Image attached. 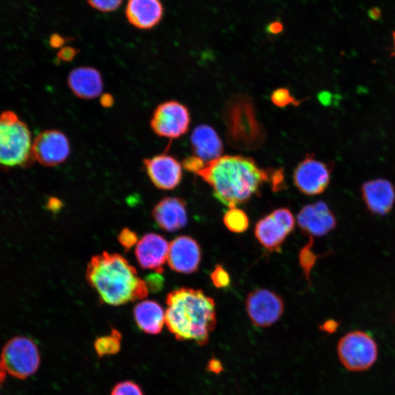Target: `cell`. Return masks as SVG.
<instances>
[{
    "label": "cell",
    "instance_id": "cell-37",
    "mask_svg": "<svg viewBox=\"0 0 395 395\" xmlns=\"http://www.w3.org/2000/svg\"><path fill=\"white\" fill-rule=\"evenodd\" d=\"M208 369L211 372L215 374H219L223 370V365L219 360L213 358V360L210 361L208 364Z\"/></svg>",
    "mask_w": 395,
    "mask_h": 395
},
{
    "label": "cell",
    "instance_id": "cell-1",
    "mask_svg": "<svg viewBox=\"0 0 395 395\" xmlns=\"http://www.w3.org/2000/svg\"><path fill=\"white\" fill-rule=\"evenodd\" d=\"M198 175L212 187L214 196L230 208L247 202L270 179L279 185L283 181L281 173L270 176L254 160L239 155H225L212 161Z\"/></svg>",
    "mask_w": 395,
    "mask_h": 395
},
{
    "label": "cell",
    "instance_id": "cell-26",
    "mask_svg": "<svg viewBox=\"0 0 395 395\" xmlns=\"http://www.w3.org/2000/svg\"><path fill=\"white\" fill-rule=\"evenodd\" d=\"M110 395H145L141 387L136 382L125 381L118 383Z\"/></svg>",
    "mask_w": 395,
    "mask_h": 395
},
{
    "label": "cell",
    "instance_id": "cell-12",
    "mask_svg": "<svg viewBox=\"0 0 395 395\" xmlns=\"http://www.w3.org/2000/svg\"><path fill=\"white\" fill-rule=\"evenodd\" d=\"M297 223L302 232L312 239L327 235L337 225L334 214L323 201L304 207L297 215Z\"/></svg>",
    "mask_w": 395,
    "mask_h": 395
},
{
    "label": "cell",
    "instance_id": "cell-28",
    "mask_svg": "<svg viewBox=\"0 0 395 395\" xmlns=\"http://www.w3.org/2000/svg\"><path fill=\"white\" fill-rule=\"evenodd\" d=\"M211 280L218 289L226 288L231 283V278L228 272L221 266L215 267L211 274Z\"/></svg>",
    "mask_w": 395,
    "mask_h": 395
},
{
    "label": "cell",
    "instance_id": "cell-18",
    "mask_svg": "<svg viewBox=\"0 0 395 395\" xmlns=\"http://www.w3.org/2000/svg\"><path fill=\"white\" fill-rule=\"evenodd\" d=\"M68 83L76 97L83 100L99 97L103 89L100 71L92 67H79L72 70Z\"/></svg>",
    "mask_w": 395,
    "mask_h": 395
},
{
    "label": "cell",
    "instance_id": "cell-5",
    "mask_svg": "<svg viewBox=\"0 0 395 395\" xmlns=\"http://www.w3.org/2000/svg\"><path fill=\"white\" fill-rule=\"evenodd\" d=\"M0 362L11 376L26 379L36 373L41 364L37 345L30 338L15 337L3 347Z\"/></svg>",
    "mask_w": 395,
    "mask_h": 395
},
{
    "label": "cell",
    "instance_id": "cell-21",
    "mask_svg": "<svg viewBox=\"0 0 395 395\" xmlns=\"http://www.w3.org/2000/svg\"><path fill=\"white\" fill-rule=\"evenodd\" d=\"M255 235L263 247L271 252H278L289 234L269 214L257 223Z\"/></svg>",
    "mask_w": 395,
    "mask_h": 395
},
{
    "label": "cell",
    "instance_id": "cell-36",
    "mask_svg": "<svg viewBox=\"0 0 395 395\" xmlns=\"http://www.w3.org/2000/svg\"><path fill=\"white\" fill-rule=\"evenodd\" d=\"M47 207L53 212H57L63 207V203L57 198L52 197L47 203Z\"/></svg>",
    "mask_w": 395,
    "mask_h": 395
},
{
    "label": "cell",
    "instance_id": "cell-24",
    "mask_svg": "<svg viewBox=\"0 0 395 395\" xmlns=\"http://www.w3.org/2000/svg\"><path fill=\"white\" fill-rule=\"evenodd\" d=\"M270 214L275 221L283 227L287 233L290 234V233L294 230L295 219L293 214L289 209H278L274 210Z\"/></svg>",
    "mask_w": 395,
    "mask_h": 395
},
{
    "label": "cell",
    "instance_id": "cell-6",
    "mask_svg": "<svg viewBox=\"0 0 395 395\" xmlns=\"http://www.w3.org/2000/svg\"><path fill=\"white\" fill-rule=\"evenodd\" d=\"M338 354L340 361L353 372H361L372 367L377 361L378 346L366 332L354 331L346 334L339 341Z\"/></svg>",
    "mask_w": 395,
    "mask_h": 395
},
{
    "label": "cell",
    "instance_id": "cell-17",
    "mask_svg": "<svg viewBox=\"0 0 395 395\" xmlns=\"http://www.w3.org/2000/svg\"><path fill=\"white\" fill-rule=\"evenodd\" d=\"M362 194L367 209L373 214L385 215L395 203V187L386 179H376L365 183Z\"/></svg>",
    "mask_w": 395,
    "mask_h": 395
},
{
    "label": "cell",
    "instance_id": "cell-30",
    "mask_svg": "<svg viewBox=\"0 0 395 395\" xmlns=\"http://www.w3.org/2000/svg\"><path fill=\"white\" fill-rule=\"evenodd\" d=\"M118 241L125 251H129L138 243V236L136 232L125 228L119 233Z\"/></svg>",
    "mask_w": 395,
    "mask_h": 395
},
{
    "label": "cell",
    "instance_id": "cell-23",
    "mask_svg": "<svg viewBox=\"0 0 395 395\" xmlns=\"http://www.w3.org/2000/svg\"><path fill=\"white\" fill-rule=\"evenodd\" d=\"M223 222L226 228L234 233H243L248 229L249 219L246 213L236 207L230 208L224 214Z\"/></svg>",
    "mask_w": 395,
    "mask_h": 395
},
{
    "label": "cell",
    "instance_id": "cell-27",
    "mask_svg": "<svg viewBox=\"0 0 395 395\" xmlns=\"http://www.w3.org/2000/svg\"><path fill=\"white\" fill-rule=\"evenodd\" d=\"M124 0H88V4L94 9L110 13L121 6Z\"/></svg>",
    "mask_w": 395,
    "mask_h": 395
},
{
    "label": "cell",
    "instance_id": "cell-14",
    "mask_svg": "<svg viewBox=\"0 0 395 395\" xmlns=\"http://www.w3.org/2000/svg\"><path fill=\"white\" fill-rule=\"evenodd\" d=\"M170 243L160 234L149 233L138 242L135 256L142 269L163 272V266L169 255Z\"/></svg>",
    "mask_w": 395,
    "mask_h": 395
},
{
    "label": "cell",
    "instance_id": "cell-3",
    "mask_svg": "<svg viewBox=\"0 0 395 395\" xmlns=\"http://www.w3.org/2000/svg\"><path fill=\"white\" fill-rule=\"evenodd\" d=\"M168 330L179 341L205 345L217 324L214 299L199 290L181 288L166 298Z\"/></svg>",
    "mask_w": 395,
    "mask_h": 395
},
{
    "label": "cell",
    "instance_id": "cell-32",
    "mask_svg": "<svg viewBox=\"0 0 395 395\" xmlns=\"http://www.w3.org/2000/svg\"><path fill=\"white\" fill-rule=\"evenodd\" d=\"M79 50L72 46H64L57 53V59L59 61L62 62H71L73 61Z\"/></svg>",
    "mask_w": 395,
    "mask_h": 395
},
{
    "label": "cell",
    "instance_id": "cell-38",
    "mask_svg": "<svg viewBox=\"0 0 395 395\" xmlns=\"http://www.w3.org/2000/svg\"><path fill=\"white\" fill-rule=\"evenodd\" d=\"M101 104L103 107L111 108L114 103V99L111 94L105 93L102 95L100 100Z\"/></svg>",
    "mask_w": 395,
    "mask_h": 395
},
{
    "label": "cell",
    "instance_id": "cell-20",
    "mask_svg": "<svg viewBox=\"0 0 395 395\" xmlns=\"http://www.w3.org/2000/svg\"><path fill=\"white\" fill-rule=\"evenodd\" d=\"M165 314L162 306L152 301H141L134 309V316L138 327L152 335L162 332L165 325Z\"/></svg>",
    "mask_w": 395,
    "mask_h": 395
},
{
    "label": "cell",
    "instance_id": "cell-2",
    "mask_svg": "<svg viewBox=\"0 0 395 395\" xmlns=\"http://www.w3.org/2000/svg\"><path fill=\"white\" fill-rule=\"evenodd\" d=\"M86 279L102 303L119 306L142 301L149 294L145 281L121 255L103 252L88 263Z\"/></svg>",
    "mask_w": 395,
    "mask_h": 395
},
{
    "label": "cell",
    "instance_id": "cell-33",
    "mask_svg": "<svg viewBox=\"0 0 395 395\" xmlns=\"http://www.w3.org/2000/svg\"><path fill=\"white\" fill-rule=\"evenodd\" d=\"M148 287V290H152L153 292H157L161 289V285L163 283L162 277L161 274H152L147 278L145 281Z\"/></svg>",
    "mask_w": 395,
    "mask_h": 395
},
{
    "label": "cell",
    "instance_id": "cell-40",
    "mask_svg": "<svg viewBox=\"0 0 395 395\" xmlns=\"http://www.w3.org/2000/svg\"><path fill=\"white\" fill-rule=\"evenodd\" d=\"M378 11L379 10H377L376 13H374V10H371L369 17L372 19H378L381 16V14H378Z\"/></svg>",
    "mask_w": 395,
    "mask_h": 395
},
{
    "label": "cell",
    "instance_id": "cell-7",
    "mask_svg": "<svg viewBox=\"0 0 395 395\" xmlns=\"http://www.w3.org/2000/svg\"><path fill=\"white\" fill-rule=\"evenodd\" d=\"M190 122V112L185 105L176 101H168L154 110L150 127L154 133L161 138L176 139L187 133Z\"/></svg>",
    "mask_w": 395,
    "mask_h": 395
},
{
    "label": "cell",
    "instance_id": "cell-34",
    "mask_svg": "<svg viewBox=\"0 0 395 395\" xmlns=\"http://www.w3.org/2000/svg\"><path fill=\"white\" fill-rule=\"evenodd\" d=\"M67 38L63 37L61 34L58 33L53 34L50 40V44L53 49H59V48L64 47V45L69 41Z\"/></svg>",
    "mask_w": 395,
    "mask_h": 395
},
{
    "label": "cell",
    "instance_id": "cell-16",
    "mask_svg": "<svg viewBox=\"0 0 395 395\" xmlns=\"http://www.w3.org/2000/svg\"><path fill=\"white\" fill-rule=\"evenodd\" d=\"M164 7L161 0H128L125 16L130 25L139 30H148L162 21Z\"/></svg>",
    "mask_w": 395,
    "mask_h": 395
},
{
    "label": "cell",
    "instance_id": "cell-39",
    "mask_svg": "<svg viewBox=\"0 0 395 395\" xmlns=\"http://www.w3.org/2000/svg\"><path fill=\"white\" fill-rule=\"evenodd\" d=\"M6 371L4 370L1 362H0V385L2 384V383L4 381V380L6 379Z\"/></svg>",
    "mask_w": 395,
    "mask_h": 395
},
{
    "label": "cell",
    "instance_id": "cell-41",
    "mask_svg": "<svg viewBox=\"0 0 395 395\" xmlns=\"http://www.w3.org/2000/svg\"><path fill=\"white\" fill-rule=\"evenodd\" d=\"M392 37H393V43H394V52L392 54V55H395V32H393L392 34Z\"/></svg>",
    "mask_w": 395,
    "mask_h": 395
},
{
    "label": "cell",
    "instance_id": "cell-22",
    "mask_svg": "<svg viewBox=\"0 0 395 395\" xmlns=\"http://www.w3.org/2000/svg\"><path fill=\"white\" fill-rule=\"evenodd\" d=\"M122 338L121 332L113 329L110 334L95 339L94 351L100 358L116 355L121 350Z\"/></svg>",
    "mask_w": 395,
    "mask_h": 395
},
{
    "label": "cell",
    "instance_id": "cell-10",
    "mask_svg": "<svg viewBox=\"0 0 395 395\" xmlns=\"http://www.w3.org/2000/svg\"><path fill=\"white\" fill-rule=\"evenodd\" d=\"M34 161L46 167H53L64 163L70 154L68 138L58 130L43 131L32 143Z\"/></svg>",
    "mask_w": 395,
    "mask_h": 395
},
{
    "label": "cell",
    "instance_id": "cell-29",
    "mask_svg": "<svg viewBox=\"0 0 395 395\" xmlns=\"http://www.w3.org/2000/svg\"><path fill=\"white\" fill-rule=\"evenodd\" d=\"M272 101L279 107H284L292 103L297 105V101L292 97L290 92L286 89L275 90L272 94Z\"/></svg>",
    "mask_w": 395,
    "mask_h": 395
},
{
    "label": "cell",
    "instance_id": "cell-15",
    "mask_svg": "<svg viewBox=\"0 0 395 395\" xmlns=\"http://www.w3.org/2000/svg\"><path fill=\"white\" fill-rule=\"evenodd\" d=\"M152 215L160 228L168 232L183 229L188 221L186 203L178 197H166L161 200L154 206Z\"/></svg>",
    "mask_w": 395,
    "mask_h": 395
},
{
    "label": "cell",
    "instance_id": "cell-4",
    "mask_svg": "<svg viewBox=\"0 0 395 395\" xmlns=\"http://www.w3.org/2000/svg\"><path fill=\"white\" fill-rule=\"evenodd\" d=\"M28 126L11 111L0 113V167L28 168L35 161Z\"/></svg>",
    "mask_w": 395,
    "mask_h": 395
},
{
    "label": "cell",
    "instance_id": "cell-19",
    "mask_svg": "<svg viewBox=\"0 0 395 395\" xmlns=\"http://www.w3.org/2000/svg\"><path fill=\"white\" fill-rule=\"evenodd\" d=\"M195 156L206 165L222 157L223 142L211 126L202 125L194 129L190 137Z\"/></svg>",
    "mask_w": 395,
    "mask_h": 395
},
{
    "label": "cell",
    "instance_id": "cell-13",
    "mask_svg": "<svg viewBox=\"0 0 395 395\" xmlns=\"http://www.w3.org/2000/svg\"><path fill=\"white\" fill-rule=\"evenodd\" d=\"M168 263L174 272L183 274L196 272L201 261V251L194 239L181 236L170 244Z\"/></svg>",
    "mask_w": 395,
    "mask_h": 395
},
{
    "label": "cell",
    "instance_id": "cell-35",
    "mask_svg": "<svg viewBox=\"0 0 395 395\" xmlns=\"http://www.w3.org/2000/svg\"><path fill=\"white\" fill-rule=\"evenodd\" d=\"M283 31V23L279 21H274L267 26V32L272 34H278Z\"/></svg>",
    "mask_w": 395,
    "mask_h": 395
},
{
    "label": "cell",
    "instance_id": "cell-11",
    "mask_svg": "<svg viewBox=\"0 0 395 395\" xmlns=\"http://www.w3.org/2000/svg\"><path fill=\"white\" fill-rule=\"evenodd\" d=\"M143 165L151 182L159 189L171 190L181 183L182 165L170 154H161L146 159Z\"/></svg>",
    "mask_w": 395,
    "mask_h": 395
},
{
    "label": "cell",
    "instance_id": "cell-31",
    "mask_svg": "<svg viewBox=\"0 0 395 395\" xmlns=\"http://www.w3.org/2000/svg\"><path fill=\"white\" fill-rule=\"evenodd\" d=\"M205 165L206 163L195 156V155L188 157L183 161V166L185 170L197 174Z\"/></svg>",
    "mask_w": 395,
    "mask_h": 395
},
{
    "label": "cell",
    "instance_id": "cell-8",
    "mask_svg": "<svg viewBox=\"0 0 395 395\" xmlns=\"http://www.w3.org/2000/svg\"><path fill=\"white\" fill-rule=\"evenodd\" d=\"M332 165L308 154L294 173V182L301 192L308 196L321 194L330 183Z\"/></svg>",
    "mask_w": 395,
    "mask_h": 395
},
{
    "label": "cell",
    "instance_id": "cell-25",
    "mask_svg": "<svg viewBox=\"0 0 395 395\" xmlns=\"http://www.w3.org/2000/svg\"><path fill=\"white\" fill-rule=\"evenodd\" d=\"M313 243V239H310V242L301 250V254H299V262H301V267L304 270L306 278H309L310 270L314 267L315 261L318 258L310 250Z\"/></svg>",
    "mask_w": 395,
    "mask_h": 395
},
{
    "label": "cell",
    "instance_id": "cell-9",
    "mask_svg": "<svg viewBox=\"0 0 395 395\" xmlns=\"http://www.w3.org/2000/svg\"><path fill=\"white\" fill-rule=\"evenodd\" d=\"M248 316L258 327H267L276 323L283 314V298L278 294L263 289L251 292L246 301Z\"/></svg>",
    "mask_w": 395,
    "mask_h": 395
}]
</instances>
